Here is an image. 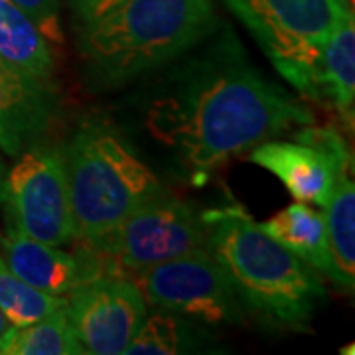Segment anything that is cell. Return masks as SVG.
<instances>
[{"label": "cell", "instance_id": "obj_5", "mask_svg": "<svg viewBox=\"0 0 355 355\" xmlns=\"http://www.w3.org/2000/svg\"><path fill=\"white\" fill-rule=\"evenodd\" d=\"M254 36L279 76L322 101L320 58L347 0H223Z\"/></svg>", "mask_w": 355, "mask_h": 355}, {"label": "cell", "instance_id": "obj_12", "mask_svg": "<svg viewBox=\"0 0 355 355\" xmlns=\"http://www.w3.org/2000/svg\"><path fill=\"white\" fill-rule=\"evenodd\" d=\"M58 113L51 83L18 71L0 60V150L18 158L48 135Z\"/></svg>", "mask_w": 355, "mask_h": 355}, {"label": "cell", "instance_id": "obj_9", "mask_svg": "<svg viewBox=\"0 0 355 355\" xmlns=\"http://www.w3.org/2000/svg\"><path fill=\"white\" fill-rule=\"evenodd\" d=\"M249 160L279 178L296 202L320 207L330 202L338 176L352 168L342 135L314 125L300 127L294 140L261 142Z\"/></svg>", "mask_w": 355, "mask_h": 355}, {"label": "cell", "instance_id": "obj_20", "mask_svg": "<svg viewBox=\"0 0 355 355\" xmlns=\"http://www.w3.org/2000/svg\"><path fill=\"white\" fill-rule=\"evenodd\" d=\"M14 4L34 22V26L42 32V36L62 44V20H60V0H12Z\"/></svg>", "mask_w": 355, "mask_h": 355}, {"label": "cell", "instance_id": "obj_4", "mask_svg": "<svg viewBox=\"0 0 355 355\" xmlns=\"http://www.w3.org/2000/svg\"><path fill=\"white\" fill-rule=\"evenodd\" d=\"M76 241H93L116 227L162 184L111 125L87 121L64 146Z\"/></svg>", "mask_w": 355, "mask_h": 355}, {"label": "cell", "instance_id": "obj_23", "mask_svg": "<svg viewBox=\"0 0 355 355\" xmlns=\"http://www.w3.org/2000/svg\"><path fill=\"white\" fill-rule=\"evenodd\" d=\"M4 176H6V168L2 164V160H0V191H2V184H4Z\"/></svg>", "mask_w": 355, "mask_h": 355}, {"label": "cell", "instance_id": "obj_13", "mask_svg": "<svg viewBox=\"0 0 355 355\" xmlns=\"http://www.w3.org/2000/svg\"><path fill=\"white\" fill-rule=\"evenodd\" d=\"M270 239L300 257L304 263L331 280V257L324 214L304 202H294L259 223Z\"/></svg>", "mask_w": 355, "mask_h": 355}, {"label": "cell", "instance_id": "obj_17", "mask_svg": "<svg viewBox=\"0 0 355 355\" xmlns=\"http://www.w3.org/2000/svg\"><path fill=\"white\" fill-rule=\"evenodd\" d=\"M209 338L196 320L170 310L146 314L125 355H176L205 352Z\"/></svg>", "mask_w": 355, "mask_h": 355}, {"label": "cell", "instance_id": "obj_8", "mask_svg": "<svg viewBox=\"0 0 355 355\" xmlns=\"http://www.w3.org/2000/svg\"><path fill=\"white\" fill-rule=\"evenodd\" d=\"M128 279L137 282L146 304L200 324H241L245 318L227 275L207 247L135 272Z\"/></svg>", "mask_w": 355, "mask_h": 355}, {"label": "cell", "instance_id": "obj_14", "mask_svg": "<svg viewBox=\"0 0 355 355\" xmlns=\"http://www.w3.org/2000/svg\"><path fill=\"white\" fill-rule=\"evenodd\" d=\"M320 85L322 101L331 103L352 127L355 103V20L352 6L340 14L322 50Z\"/></svg>", "mask_w": 355, "mask_h": 355}, {"label": "cell", "instance_id": "obj_6", "mask_svg": "<svg viewBox=\"0 0 355 355\" xmlns=\"http://www.w3.org/2000/svg\"><path fill=\"white\" fill-rule=\"evenodd\" d=\"M205 241L207 223L202 214L162 191L101 237L77 243L101 261L109 277H130L202 249Z\"/></svg>", "mask_w": 355, "mask_h": 355}, {"label": "cell", "instance_id": "obj_21", "mask_svg": "<svg viewBox=\"0 0 355 355\" xmlns=\"http://www.w3.org/2000/svg\"><path fill=\"white\" fill-rule=\"evenodd\" d=\"M121 2L125 0H69L71 18L76 22V28L81 30L85 26L97 22L105 14L116 8Z\"/></svg>", "mask_w": 355, "mask_h": 355}, {"label": "cell", "instance_id": "obj_1", "mask_svg": "<svg viewBox=\"0 0 355 355\" xmlns=\"http://www.w3.org/2000/svg\"><path fill=\"white\" fill-rule=\"evenodd\" d=\"M211 36L180 58L146 111L153 139L200 180L292 127L314 125L304 103L259 71L229 28Z\"/></svg>", "mask_w": 355, "mask_h": 355}, {"label": "cell", "instance_id": "obj_2", "mask_svg": "<svg viewBox=\"0 0 355 355\" xmlns=\"http://www.w3.org/2000/svg\"><path fill=\"white\" fill-rule=\"evenodd\" d=\"M202 216L205 247L227 275L245 314L277 328H308L328 298L320 272L270 239L239 203Z\"/></svg>", "mask_w": 355, "mask_h": 355}, {"label": "cell", "instance_id": "obj_7", "mask_svg": "<svg viewBox=\"0 0 355 355\" xmlns=\"http://www.w3.org/2000/svg\"><path fill=\"white\" fill-rule=\"evenodd\" d=\"M0 203L26 235L64 247L76 241L64 146L34 144L6 172Z\"/></svg>", "mask_w": 355, "mask_h": 355}, {"label": "cell", "instance_id": "obj_10", "mask_svg": "<svg viewBox=\"0 0 355 355\" xmlns=\"http://www.w3.org/2000/svg\"><path fill=\"white\" fill-rule=\"evenodd\" d=\"M148 314L128 277H99L67 294V316L85 354L121 355Z\"/></svg>", "mask_w": 355, "mask_h": 355}, {"label": "cell", "instance_id": "obj_11", "mask_svg": "<svg viewBox=\"0 0 355 355\" xmlns=\"http://www.w3.org/2000/svg\"><path fill=\"white\" fill-rule=\"evenodd\" d=\"M0 257L26 284L55 296H67L89 280L109 277L101 261L81 243L77 253H65L60 247L26 235L6 214L0 235Z\"/></svg>", "mask_w": 355, "mask_h": 355}, {"label": "cell", "instance_id": "obj_19", "mask_svg": "<svg viewBox=\"0 0 355 355\" xmlns=\"http://www.w3.org/2000/svg\"><path fill=\"white\" fill-rule=\"evenodd\" d=\"M65 302V296L48 294L26 284L0 257V310L14 326L32 324L40 318L51 314L53 310L62 308Z\"/></svg>", "mask_w": 355, "mask_h": 355}, {"label": "cell", "instance_id": "obj_18", "mask_svg": "<svg viewBox=\"0 0 355 355\" xmlns=\"http://www.w3.org/2000/svg\"><path fill=\"white\" fill-rule=\"evenodd\" d=\"M67 316V302L32 324L12 326L0 342V355H83Z\"/></svg>", "mask_w": 355, "mask_h": 355}, {"label": "cell", "instance_id": "obj_16", "mask_svg": "<svg viewBox=\"0 0 355 355\" xmlns=\"http://www.w3.org/2000/svg\"><path fill=\"white\" fill-rule=\"evenodd\" d=\"M331 257V282L343 292L355 288V186L349 172L336 180L330 202L322 207Z\"/></svg>", "mask_w": 355, "mask_h": 355}, {"label": "cell", "instance_id": "obj_15", "mask_svg": "<svg viewBox=\"0 0 355 355\" xmlns=\"http://www.w3.org/2000/svg\"><path fill=\"white\" fill-rule=\"evenodd\" d=\"M0 60L40 81L53 79L50 42L12 0H0Z\"/></svg>", "mask_w": 355, "mask_h": 355}, {"label": "cell", "instance_id": "obj_22", "mask_svg": "<svg viewBox=\"0 0 355 355\" xmlns=\"http://www.w3.org/2000/svg\"><path fill=\"white\" fill-rule=\"evenodd\" d=\"M12 326H14L12 322H10V320L6 318V314H4V312L0 310V342H2V338H4V336L8 334V330H10Z\"/></svg>", "mask_w": 355, "mask_h": 355}, {"label": "cell", "instance_id": "obj_3", "mask_svg": "<svg viewBox=\"0 0 355 355\" xmlns=\"http://www.w3.org/2000/svg\"><path fill=\"white\" fill-rule=\"evenodd\" d=\"M211 0H125L77 30L89 81L119 87L174 64L217 30Z\"/></svg>", "mask_w": 355, "mask_h": 355}]
</instances>
